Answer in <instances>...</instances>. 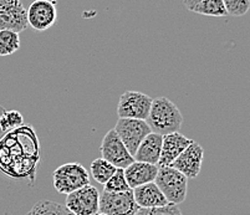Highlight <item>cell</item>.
<instances>
[{
    "mask_svg": "<svg viewBox=\"0 0 250 215\" xmlns=\"http://www.w3.org/2000/svg\"><path fill=\"white\" fill-rule=\"evenodd\" d=\"M151 131L157 135L166 136L179 132L183 123V116L170 99L167 97H157L152 99L151 110L146 118Z\"/></svg>",
    "mask_w": 250,
    "mask_h": 215,
    "instance_id": "cell-1",
    "label": "cell"
},
{
    "mask_svg": "<svg viewBox=\"0 0 250 215\" xmlns=\"http://www.w3.org/2000/svg\"><path fill=\"white\" fill-rule=\"evenodd\" d=\"M154 183L169 204L179 205L187 198L188 178L172 167H160Z\"/></svg>",
    "mask_w": 250,
    "mask_h": 215,
    "instance_id": "cell-2",
    "label": "cell"
},
{
    "mask_svg": "<svg viewBox=\"0 0 250 215\" xmlns=\"http://www.w3.org/2000/svg\"><path fill=\"white\" fill-rule=\"evenodd\" d=\"M52 183L59 193L67 195L90 184V174L81 163H66L54 171Z\"/></svg>",
    "mask_w": 250,
    "mask_h": 215,
    "instance_id": "cell-3",
    "label": "cell"
},
{
    "mask_svg": "<svg viewBox=\"0 0 250 215\" xmlns=\"http://www.w3.org/2000/svg\"><path fill=\"white\" fill-rule=\"evenodd\" d=\"M113 130L132 157L141 142L152 132L146 121L135 118H118Z\"/></svg>",
    "mask_w": 250,
    "mask_h": 215,
    "instance_id": "cell-4",
    "label": "cell"
},
{
    "mask_svg": "<svg viewBox=\"0 0 250 215\" xmlns=\"http://www.w3.org/2000/svg\"><path fill=\"white\" fill-rule=\"evenodd\" d=\"M151 96L137 91H126L121 95L117 106L120 118H135L146 121L151 110Z\"/></svg>",
    "mask_w": 250,
    "mask_h": 215,
    "instance_id": "cell-5",
    "label": "cell"
},
{
    "mask_svg": "<svg viewBox=\"0 0 250 215\" xmlns=\"http://www.w3.org/2000/svg\"><path fill=\"white\" fill-rule=\"evenodd\" d=\"M99 204L100 192L90 184L67 194L65 201V207L75 215H96Z\"/></svg>",
    "mask_w": 250,
    "mask_h": 215,
    "instance_id": "cell-6",
    "label": "cell"
},
{
    "mask_svg": "<svg viewBox=\"0 0 250 215\" xmlns=\"http://www.w3.org/2000/svg\"><path fill=\"white\" fill-rule=\"evenodd\" d=\"M140 210L133 198L132 189L124 193H108L102 192L100 194L99 213L106 215H135Z\"/></svg>",
    "mask_w": 250,
    "mask_h": 215,
    "instance_id": "cell-7",
    "label": "cell"
},
{
    "mask_svg": "<svg viewBox=\"0 0 250 215\" xmlns=\"http://www.w3.org/2000/svg\"><path fill=\"white\" fill-rule=\"evenodd\" d=\"M100 151H101V158L107 160L116 168L125 169L131 163L135 162L133 157L129 155V152L127 151L115 130H110L104 135Z\"/></svg>",
    "mask_w": 250,
    "mask_h": 215,
    "instance_id": "cell-8",
    "label": "cell"
},
{
    "mask_svg": "<svg viewBox=\"0 0 250 215\" xmlns=\"http://www.w3.org/2000/svg\"><path fill=\"white\" fill-rule=\"evenodd\" d=\"M28 26L26 9L21 0H0V30L20 34Z\"/></svg>",
    "mask_w": 250,
    "mask_h": 215,
    "instance_id": "cell-9",
    "label": "cell"
},
{
    "mask_svg": "<svg viewBox=\"0 0 250 215\" xmlns=\"http://www.w3.org/2000/svg\"><path fill=\"white\" fill-rule=\"evenodd\" d=\"M28 25L36 31L50 29L58 19L56 1L54 0H35L26 10Z\"/></svg>",
    "mask_w": 250,
    "mask_h": 215,
    "instance_id": "cell-10",
    "label": "cell"
},
{
    "mask_svg": "<svg viewBox=\"0 0 250 215\" xmlns=\"http://www.w3.org/2000/svg\"><path fill=\"white\" fill-rule=\"evenodd\" d=\"M204 151L202 146L193 141L181 155L170 163L169 167L181 172L183 176L189 178H197L201 173L202 163H203Z\"/></svg>",
    "mask_w": 250,
    "mask_h": 215,
    "instance_id": "cell-11",
    "label": "cell"
},
{
    "mask_svg": "<svg viewBox=\"0 0 250 215\" xmlns=\"http://www.w3.org/2000/svg\"><path fill=\"white\" fill-rule=\"evenodd\" d=\"M192 142V139H189V138H187L179 132L162 136V149H161L160 160H158V164H157L158 168L169 166L170 163L173 162Z\"/></svg>",
    "mask_w": 250,
    "mask_h": 215,
    "instance_id": "cell-12",
    "label": "cell"
},
{
    "mask_svg": "<svg viewBox=\"0 0 250 215\" xmlns=\"http://www.w3.org/2000/svg\"><path fill=\"white\" fill-rule=\"evenodd\" d=\"M124 173L128 187L131 189H135L140 185L154 182L157 173H158V167L154 164H149V163L135 160L127 168L124 169Z\"/></svg>",
    "mask_w": 250,
    "mask_h": 215,
    "instance_id": "cell-13",
    "label": "cell"
},
{
    "mask_svg": "<svg viewBox=\"0 0 250 215\" xmlns=\"http://www.w3.org/2000/svg\"><path fill=\"white\" fill-rule=\"evenodd\" d=\"M132 193L136 204L140 207V209L160 208L168 204L167 199L165 198L162 192L158 189L154 182L135 188V189H132Z\"/></svg>",
    "mask_w": 250,
    "mask_h": 215,
    "instance_id": "cell-14",
    "label": "cell"
},
{
    "mask_svg": "<svg viewBox=\"0 0 250 215\" xmlns=\"http://www.w3.org/2000/svg\"><path fill=\"white\" fill-rule=\"evenodd\" d=\"M161 149H162V136L151 132L141 142L133 156V159L157 166L161 157Z\"/></svg>",
    "mask_w": 250,
    "mask_h": 215,
    "instance_id": "cell-15",
    "label": "cell"
},
{
    "mask_svg": "<svg viewBox=\"0 0 250 215\" xmlns=\"http://www.w3.org/2000/svg\"><path fill=\"white\" fill-rule=\"evenodd\" d=\"M195 14H201L204 17L222 18L227 17V10L223 0H202L195 6L190 9Z\"/></svg>",
    "mask_w": 250,
    "mask_h": 215,
    "instance_id": "cell-16",
    "label": "cell"
},
{
    "mask_svg": "<svg viewBox=\"0 0 250 215\" xmlns=\"http://www.w3.org/2000/svg\"><path fill=\"white\" fill-rule=\"evenodd\" d=\"M26 215H75L65 205L51 200L38 201Z\"/></svg>",
    "mask_w": 250,
    "mask_h": 215,
    "instance_id": "cell-17",
    "label": "cell"
},
{
    "mask_svg": "<svg viewBox=\"0 0 250 215\" xmlns=\"http://www.w3.org/2000/svg\"><path fill=\"white\" fill-rule=\"evenodd\" d=\"M20 46V34L11 30H0V56L13 55Z\"/></svg>",
    "mask_w": 250,
    "mask_h": 215,
    "instance_id": "cell-18",
    "label": "cell"
},
{
    "mask_svg": "<svg viewBox=\"0 0 250 215\" xmlns=\"http://www.w3.org/2000/svg\"><path fill=\"white\" fill-rule=\"evenodd\" d=\"M90 169L92 178L100 184H104L113 176L117 168L108 163L107 160H104V158H97L91 163Z\"/></svg>",
    "mask_w": 250,
    "mask_h": 215,
    "instance_id": "cell-19",
    "label": "cell"
},
{
    "mask_svg": "<svg viewBox=\"0 0 250 215\" xmlns=\"http://www.w3.org/2000/svg\"><path fill=\"white\" fill-rule=\"evenodd\" d=\"M104 192L108 193H124V192L131 191V188L127 184V180L125 178L124 169L117 168L113 176H111L107 182L104 183Z\"/></svg>",
    "mask_w": 250,
    "mask_h": 215,
    "instance_id": "cell-20",
    "label": "cell"
},
{
    "mask_svg": "<svg viewBox=\"0 0 250 215\" xmlns=\"http://www.w3.org/2000/svg\"><path fill=\"white\" fill-rule=\"evenodd\" d=\"M223 3L230 17H243L250 9V0H223Z\"/></svg>",
    "mask_w": 250,
    "mask_h": 215,
    "instance_id": "cell-21",
    "label": "cell"
},
{
    "mask_svg": "<svg viewBox=\"0 0 250 215\" xmlns=\"http://www.w3.org/2000/svg\"><path fill=\"white\" fill-rule=\"evenodd\" d=\"M135 215H183L178 205L169 204L165 207L149 208V209H140Z\"/></svg>",
    "mask_w": 250,
    "mask_h": 215,
    "instance_id": "cell-22",
    "label": "cell"
},
{
    "mask_svg": "<svg viewBox=\"0 0 250 215\" xmlns=\"http://www.w3.org/2000/svg\"><path fill=\"white\" fill-rule=\"evenodd\" d=\"M22 124V116L18 111H8L0 117V127L1 130H9L11 127H18Z\"/></svg>",
    "mask_w": 250,
    "mask_h": 215,
    "instance_id": "cell-23",
    "label": "cell"
},
{
    "mask_svg": "<svg viewBox=\"0 0 250 215\" xmlns=\"http://www.w3.org/2000/svg\"><path fill=\"white\" fill-rule=\"evenodd\" d=\"M201 1L202 0H183V4H184V6L188 9V10H190L193 6H195L198 3H201Z\"/></svg>",
    "mask_w": 250,
    "mask_h": 215,
    "instance_id": "cell-24",
    "label": "cell"
},
{
    "mask_svg": "<svg viewBox=\"0 0 250 215\" xmlns=\"http://www.w3.org/2000/svg\"><path fill=\"white\" fill-rule=\"evenodd\" d=\"M96 215H106V214H104V213H97Z\"/></svg>",
    "mask_w": 250,
    "mask_h": 215,
    "instance_id": "cell-25",
    "label": "cell"
}]
</instances>
